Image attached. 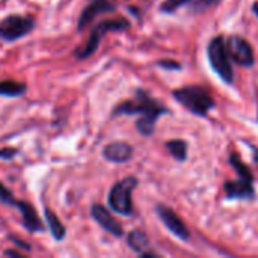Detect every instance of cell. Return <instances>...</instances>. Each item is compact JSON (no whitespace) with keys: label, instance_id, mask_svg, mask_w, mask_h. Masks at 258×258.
<instances>
[{"label":"cell","instance_id":"obj_17","mask_svg":"<svg viewBox=\"0 0 258 258\" xmlns=\"http://www.w3.org/2000/svg\"><path fill=\"white\" fill-rule=\"evenodd\" d=\"M166 147H168L169 153H171L177 160H180V162L186 160V157H187V145H186L184 141H180V139L169 141V142L166 144Z\"/></svg>","mask_w":258,"mask_h":258},{"label":"cell","instance_id":"obj_14","mask_svg":"<svg viewBox=\"0 0 258 258\" xmlns=\"http://www.w3.org/2000/svg\"><path fill=\"white\" fill-rule=\"evenodd\" d=\"M128 246L136 251L138 254H141L142 257H156L154 254H150L147 252V249L150 248V240L148 237L145 236V233H142L141 230H133L130 234H128Z\"/></svg>","mask_w":258,"mask_h":258},{"label":"cell","instance_id":"obj_19","mask_svg":"<svg viewBox=\"0 0 258 258\" xmlns=\"http://www.w3.org/2000/svg\"><path fill=\"white\" fill-rule=\"evenodd\" d=\"M0 201L5 203V204H8V206H17L15 197L12 195V192L3 183H0Z\"/></svg>","mask_w":258,"mask_h":258},{"label":"cell","instance_id":"obj_6","mask_svg":"<svg viewBox=\"0 0 258 258\" xmlns=\"http://www.w3.org/2000/svg\"><path fill=\"white\" fill-rule=\"evenodd\" d=\"M35 27V21L26 15H8L0 23V38L12 42L24 35L30 33Z\"/></svg>","mask_w":258,"mask_h":258},{"label":"cell","instance_id":"obj_7","mask_svg":"<svg viewBox=\"0 0 258 258\" xmlns=\"http://www.w3.org/2000/svg\"><path fill=\"white\" fill-rule=\"evenodd\" d=\"M225 45H227V51L230 57L236 60V63H239L240 67L254 65V51H252V47L248 44V41H245L240 36H230Z\"/></svg>","mask_w":258,"mask_h":258},{"label":"cell","instance_id":"obj_23","mask_svg":"<svg viewBox=\"0 0 258 258\" xmlns=\"http://www.w3.org/2000/svg\"><path fill=\"white\" fill-rule=\"evenodd\" d=\"M159 65L163 67V68H171V70H178V68H180V65H178L177 62H168V60L159 62Z\"/></svg>","mask_w":258,"mask_h":258},{"label":"cell","instance_id":"obj_1","mask_svg":"<svg viewBox=\"0 0 258 258\" xmlns=\"http://www.w3.org/2000/svg\"><path fill=\"white\" fill-rule=\"evenodd\" d=\"M166 112V107H163L159 101L151 98L145 91L138 89L136 98L124 101L119 106H116L113 115H141V118L136 122V127L144 136H150L154 133L156 121Z\"/></svg>","mask_w":258,"mask_h":258},{"label":"cell","instance_id":"obj_9","mask_svg":"<svg viewBox=\"0 0 258 258\" xmlns=\"http://www.w3.org/2000/svg\"><path fill=\"white\" fill-rule=\"evenodd\" d=\"M157 215L162 219V222L165 224V227L178 239L181 240H187L189 239V230L184 225V222L178 218V215H175L171 209L159 206L157 207Z\"/></svg>","mask_w":258,"mask_h":258},{"label":"cell","instance_id":"obj_3","mask_svg":"<svg viewBox=\"0 0 258 258\" xmlns=\"http://www.w3.org/2000/svg\"><path fill=\"white\" fill-rule=\"evenodd\" d=\"M128 26H130V23H128L127 20H124V18L106 20V21L98 23V24L92 29V32H91V35H89L86 44H83V47L77 48L76 56H77L79 59H86V57L92 56V54L97 51V48L100 47L101 38H103L107 32H122V30L128 29Z\"/></svg>","mask_w":258,"mask_h":258},{"label":"cell","instance_id":"obj_8","mask_svg":"<svg viewBox=\"0 0 258 258\" xmlns=\"http://www.w3.org/2000/svg\"><path fill=\"white\" fill-rule=\"evenodd\" d=\"M115 9H116V5L113 0H91L80 14L79 30H83L85 27H88L97 15L104 14V12H112Z\"/></svg>","mask_w":258,"mask_h":258},{"label":"cell","instance_id":"obj_24","mask_svg":"<svg viewBox=\"0 0 258 258\" xmlns=\"http://www.w3.org/2000/svg\"><path fill=\"white\" fill-rule=\"evenodd\" d=\"M11 240H12L14 243H17L20 248H24V249H27V251L30 249V246H29L27 243H24V242H20V240H18V239H15V237H11Z\"/></svg>","mask_w":258,"mask_h":258},{"label":"cell","instance_id":"obj_25","mask_svg":"<svg viewBox=\"0 0 258 258\" xmlns=\"http://www.w3.org/2000/svg\"><path fill=\"white\" fill-rule=\"evenodd\" d=\"M5 255H9V257H21L20 252H15V251H6Z\"/></svg>","mask_w":258,"mask_h":258},{"label":"cell","instance_id":"obj_12","mask_svg":"<svg viewBox=\"0 0 258 258\" xmlns=\"http://www.w3.org/2000/svg\"><path fill=\"white\" fill-rule=\"evenodd\" d=\"M224 190L228 198L237 200H252L254 198V187L252 181L240 178L237 181H227L224 184Z\"/></svg>","mask_w":258,"mask_h":258},{"label":"cell","instance_id":"obj_16","mask_svg":"<svg viewBox=\"0 0 258 258\" xmlns=\"http://www.w3.org/2000/svg\"><path fill=\"white\" fill-rule=\"evenodd\" d=\"M26 92V85L14 82V80H5L0 82V95L3 97H20Z\"/></svg>","mask_w":258,"mask_h":258},{"label":"cell","instance_id":"obj_18","mask_svg":"<svg viewBox=\"0 0 258 258\" xmlns=\"http://www.w3.org/2000/svg\"><path fill=\"white\" fill-rule=\"evenodd\" d=\"M230 162H231L233 168L236 169V172L240 175V178H245V180H249V181H252V180H254L251 169H249V168L242 162V159H240V156H239L237 153H233V154H231Z\"/></svg>","mask_w":258,"mask_h":258},{"label":"cell","instance_id":"obj_20","mask_svg":"<svg viewBox=\"0 0 258 258\" xmlns=\"http://www.w3.org/2000/svg\"><path fill=\"white\" fill-rule=\"evenodd\" d=\"M187 2H190V0H165V3L162 5V11L163 12H174Z\"/></svg>","mask_w":258,"mask_h":258},{"label":"cell","instance_id":"obj_5","mask_svg":"<svg viewBox=\"0 0 258 258\" xmlns=\"http://www.w3.org/2000/svg\"><path fill=\"white\" fill-rule=\"evenodd\" d=\"M209 59H210L213 70L218 73V76L224 82L231 83L234 73L230 63V54L227 51V45L222 38H215L209 44Z\"/></svg>","mask_w":258,"mask_h":258},{"label":"cell","instance_id":"obj_2","mask_svg":"<svg viewBox=\"0 0 258 258\" xmlns=\"http://www.w3.org/2000/svg\"><path fill=\"white\" fill-rule=\"evenodd\" d=\"M175 100L195 115H206L215 107V101L207 91L198 86H187L174 91Z\"/></svg>","mask_w":258,"mask_h":258},{"label":"cell","instance_id":"obj_11","mask_svg":"<svg viewBox=\"0 0 258 258\" xmlns=\"http://www.w3.org/2000/svg\"><path fill=\"white\" fill-rule=\"evenodd\" d=\"M103 156L106 160L109 162H113V163H124L127 160L132 159L133 156V148L127 144V142H122V141H118V142H112L109 145L104 147L103 150Z\"/></svg>","mask_w":258,"mask_h":258},{"label":"cell","instance_id":"obj_22","mask_svg":"<svg viewBox=\"0 0 258 258\" xmlns=\"http://www.w3.org/2000/svg\"><path fill=\"white\" fill-rule=\"evenodd\" d=\"M218 2H221V0H200V2L197 3V9L203 11V9H206V8H209V6H212V5H216Z\"/></svg>","mask_w":258,"mask_h":258},{"label":"cell","instance_id":"obj_26","mask_svg":"<svg viewBox=\"0 0 258 258\" xmlns=\"http://www.w3.org/2000/svg\"><path fill=\"white\" fill-rule=\"evenodd\" d=\"M252 9H254V12H255V14H257V15H258V2H255V3H254Z\"/></svg>","mask_w":258,"mask_h":258},{"label":"cell","instance_id":"obj_15","mask_svg":"<svg viewBox=\"0 0 258 258\" xmlns=\"http://www.w3.org/2000/svg\"><path fill=\"white\" fill-rule=\"evenodd\" d=\"M44 215H45V221H47V224H48V230H50L51 236H53L56 240H62V239L65 237V233H67L65 225L60 222V219L56 216V213H54L53 210L45 209Z\"/></svg>","mask_w":258,"mask_h":258},{"label":"cell","instance_id":"obj_13","mask_svg":"<svg viewBox=\"0 0 258 258\" xmlns=\"http://www.w3.org/2000/svg\"><path fill=\"white\" fill-rule=\"evenodd\" d=\"M15 207L20 209V213L23 216V225L29 231L36 233V231H42L44 230V225H42L41 219L38 218L35 209L29 203H26V201H17V206Z\"/></svg>","mask_w":258,"mask_h":258},{"label":"cell","instance_id":"obj_4","mask_svg":"<svg viewBox=\"0 0 258 258\" xmlns=\"http://www.w3.org/2000/svg\"><path fill=\"white\" fill-rule=\"evenodd\" d=\"M138 186L136 177H127L121 181H118L109 192V207L122 215L130 216L133 213V204H132V192Z\"/></svg>","mask_w":258,"mask_h":258},{"label":"cell","instance_id":"obj_21","mask_svg":"<svg viewBox=\"0 0 258 258\" xmlns=\"http://www.w3.org/2000/svg\"><path fill=\"white\" fill-rule=\"evenodd\" d=\"M14 156H17V150L15 148H3V150H0V159L11 160Z\"/></svg>","mask_w":258,"mask_h":258},{"label":"cell","instance_id":"obj_10","mask_svg":"<svg viewBox=\"0 0 258 258\" xmlns=\"http://www.w3.org/2000/svg\"><path fill=\"white\" fill-rule=\"evenodd\" d=\"M91 215L95 219V222H98L107 233H110L115 237H121L124 234V230L121 227V224L112 216V213L103 207L101 204H94L91 209Z\"/></svg>","mask_w":258,"mask_h":258}]
</instances>
